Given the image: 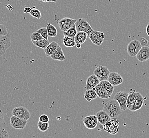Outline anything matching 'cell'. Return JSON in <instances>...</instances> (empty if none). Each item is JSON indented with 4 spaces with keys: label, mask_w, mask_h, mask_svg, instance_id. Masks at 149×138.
<instances>
[{
    "label": "cell",
    "mask_w": 149,
    "mask_h": 138,
    "mask_svg": "<svg viewBox=\"0 0 149 138\" xmlns=\"http://www.w3.org/2000/svg\"><path fill=\"white\" fill-rule=\"evenodd\" d=\"M103 110L106 112L111 118H117L122 113L119 103L115 99H111L104 104Z\"/></svg>",
    "instance_id": "cell-1"
},
{
    "label": "cell",
    "mask_w": 149,
    "mask_h": 138,
    "mask_svg": "<svg viewBox=\"0 0 149 138\" xmlns=\"http://www.w3.org/2000/svg\"><path fill=\"white\" fill-rule=\"evenodd\" d=\"M142 47L140 40L134 39L128 43L127 47V52L131 57L136 56Z\"/></svg>",
    "instance_id": "cell-2"
},
{
    "label": "cell",
    "mask_w": 149,
    "mask_h": 138,
    "mask_svg": "<svg viewBox=\"0 0 149 138\" xmlns=\"http://www.w3.org/2000/svg\"><path fill=\"white\" fill-rule=\"evenodd\" d=\"M75 26L78 32L82 31L88 33L89 35L93 29L86 19L79 18L75 22Z\"/></svg>",
    "instance_id": "cell-3"
},
{
    "label": "cell",
    "mask_w": 149,
    "mask_h": 138,
    "mask_svg": "<svg viewBox=\"0 0 149 138\" xmlns=\"http://www.w3.org/2000/svg\"><path fill=\"white\" fill-rule=\"evenodd\" d=\"M12 115L26 121L28 120L30 117V112L24 106H18L13 108Z\"/></svg>",
    "instance_id": "cell-4"
},
{
    "label": "cell",
    "mask_w": 149,
    "mask_h": 138,
    "mask_svg": "<svg viewBox=\"0 0 149 138\" xmlns=\"http://www.w3.org/2000/svg\"><path fill=\"white\" fill-rule=\"evenodd\" d=\"M88 37L93 44L97 46L102 45L104 42L105 38L104 33L97 30H93L88 35Z\"/></svg>",
    "instance_id": "cell-5"
},
{
    "label": "cell",
    "mask_w": 149,
    "mask_h": 138,
    "mask_svg": "<svg viewBox=\"0 0 149 138\" xmlns=\"http://www.w3.org/2000/svg\"><path fill=\"white\" fill-rule=\"evenodd\" d=\"M119 126V122L118 121L113 118L111 119L110 121L108 122L104 125V129L106 132L111 135H116L119 131L118 127Z\"/></svg>",
    "instance_id": "cell-6"
},
{
    "label": "cell",
    "mask_w": 149,
    "mask_h": 138,
    "mask_svg": "<svg viewBox=\"0 0 149 138\" xmlns=\"http://www.w3.org/2000/svg\"><path fill=\"white\" fill-rule=\"evenodd\" d=\"M110 71L106 66H99L94 70L93 74L97 76L100 81L108 80Z\"/></svg>",
    "instance_id": "cell-7"
},
{
    "label": "cell",
    "mask_w": 149,
    "mask_h": 138,
    "mask_svg": "<svg viewBox=\"0 0 149 138\" xmlns=\"http://www.w3.org/2000/svg\"><path fill=\"white\" fill-rule=\"evenodd\" d=\"M128 93L127 92L119 91L115 94L113 99L116 100L119 103V106L123 111H125L127 109L126 102L128 97Z\"/></svg>",
    "instance_id": "cell-8"
},
{
    "label": "cell",
    "mask_w": 149,
    "mask_h": 138,
    "mask_svg": "<svg viewBox=\"0 0 149 138\" xmlns=\"http://www.w3.org/2000/svg\"><path fill=\"white\" fill-rule=\"evenodd\" d=\"M11 36L9 33L6 36H0V56L4 54L11 46Z\"/></svg>",
    "instance_id": "cell-9"
},
{
    "label": "cell",
    "mask_w": 149,
    "mask_h": 138,
    "mask_svg": "<svg viewBox=\"0 0 149 138\" xmlns=\"http://www.w3.org/2000/svg\"><path fill=\"white\" fill-rule=\"evenodd\" d=\"M28 121L24 120L12 115L10 118V124L15 129L23 130L26 127Z\"/></svg>",
    "instance_id": "cell-10"
},
{
    "label": "cell",
    "mask_w": 149,
    "mask_h": 138,
    "mask_svg": "<svg viewBox=\"0 0 149 138\" xmlns=\"http://www.w3.org/2000/svg\"><path fill=\"white\" fill-rule=\"evenodd\" d=\"M82 121L86 128L90 130L95 129L98 123L97 117L95 115H91L84 117Z\"/></svg>",
    "instance_id": "cell-11"
},
{
    "label": "cell",
    "mask_w": 149,
    "mask_h": 138,
    "mask_svg": "<svg viewBox=\"0 0 149 138\" xmlns=\"http://www.w3.org/2000/svg\"><path fill=\"white\" fill-rule=\"evenodd\" d=\"M77 20L72 18H64L58 21V26L61 30L66 31L75 24Z\"/></svg>",
    "instance_id": "cell-12"
},
{
    "label": "cell",
    "mask_w": 149,
    "mask_h": 138,
    "mask_svg": "<svg viewBox=\"0 0 149 138\" xmlns=\"http://www.w3.org/2000/svg\"><path fill=\"white\" fill-rule=\"evenodd\" d=\"M108 81L113 86H117L123 82V79L122 77L117 72H111L108 78Z\"/></svg>",
    "instance_id": "cell-13"
},
{
    "label": "cell",
    "mask_w": 149,
    "mask_h": 138,
    "mask_svg": "<svg viewBox=\"0 0 149 138\" xmlns=\"http://www.w3.org/2000/svg\"><path fill=\"white\" fill-rule=\"evenodd\" d=\"M100 82L98 78L94 74L93 75H90L86 80V90H89L91 89L95 88L98 84Z\"/></svg>",
    "instance_id": "cell-14"
},
{
    "label": "cell",
    "mask_w": 149,
    "mask_h": 138,
    "mask_svg": "<svg viewBox=\"0 0 149 138\" xmlns=\"http://www.w3.org/2000/svg\"><path fill=\"white\" fill-rule=\"evenodd\" d=\"M137 60L141 62H146L149 59V47L143 46L136 55Z\"/></svg>",
    "instance_id": "cell-15"
},
{
    "label": "cell",
    "mask_w": 149,
    "mask_h": 138,
    "mask_svg": "<svg viewBox=\"0 0 149 138\" xmlns=\"http://www.w3.org/2000/svg\"><path fill=\"white\" fill-rule=\"evenodd\" d=\"M138 93H139L136 92V91L133 89H131L130 90L127 100V102H126V106H127V109H130V111H131L132 106L137 98Z\"/></svg>",
    "instance_id": "cell-16"
},
{
    "label": "cell",
    "mask_w": 149,
    "mask_h": 138,
    "mask_svg": "<svg viewBox=\"0 0 149 138\" xmlns=\"http://www.w3.org/2000/svg\"><path fill=\"white\" fill-rule=\"evenodd\" d=\"M96 116L97 117L98 122L103 126L111 120V117L104 110L98 112L96 114Z\"/></svg>",
    "instance_id": "cell-17"
},
{
    "label": "cell",
    "mask_w": 149,
    "mask_h": 138,
    "mask_svg": "<svg viewBox=\"0 0 149 138\" xmlns=\"http://www.w3.org/2000/svg\"><path fill=\"white\" fill-rule=\"evenodd\" d=\"M58 46L59 44L56 42L53 41L52 42L50 43L47 47L44 49V52L46 57H50L52 54H54L55 52L56 51Z\"/></svg>",
    "instance_id": "cell-18"
},
{
    "label": "cell",
    "mask_w": 149,
    "mask_h": 138,
    "mask_svg": "<svg viewBox=\"0 0 149 138\" xmlns=\"http://www.w3.org/2000/svg\"><path fill=\"white\" fill-rule=\"evenodd\" d=\"M50 57L54 60L63 61L65 60V56L64 54L62 48L60 45L58 46L56 51L55 52L54 54H52Z\"/></svg>",
    "instance_id": "cell-19"
},
{
    "label": "cell",
    "mask_w": 149,
    "mask_h": 138,
    "mask_svg": "<svg viewBox=\"0 0 149 138\" xmlns=\"http://www.w3.org/2000/svg\"><path fill=\"white\" fill-rule=\"evenodd\" d=\"M144 100V98L141 93H138L137 98L132 106L131 111H136L140 109L143 106V102Z\"/></svg>",
    "instance_id": "cell-20"
},
{
    "label": "cell",
    "mask_w": 149,
    "mask_h": 138,
    "mask_svg": "<svg viewBox=\"0 0 149 138\" xmlns=\"http://www.w3.org/2000/svg\"><path fill=\"white\" fill-rule=\"evenodd\" d=\"M95 88V91L97 93L98 97L99 98L102 99H108L110 97L107 93V91L104 90L103 87H102L100 84H98Z\"/></svg>",
    "instance_id": "cell-21"
},
{
    "label": "cell",
    "mask_w": 149,
    "mask_h": 138,
    "mask_svg": "<svg viewBox=\"0 0 149 138\" xmlns=\"http://www.w3.org/2000/svg\"><path fill=\"white\" fill-rule=\"evenodd\" d=\"M98 95L95 91V88L86 90L84 95V98L88 102H91L92 100L96 99Z\"/></svg>",
    "instance_id": "cell-22"
},
{
    "label": "cell",
    "mask_w": 149,
    "mask_h": 138,
    "mask_svg": "<svg viewBox=\"0 0 149 138\" xmlns=\"http://www.w3.org/2000/svg\"><path fill=\"white\" fill-rule=\"evenodd\" d=\"M100 84L102 85V87L104 88V90L107 91L109 97L111 96L114 91V87L113 85L111 84L108 80L100 81Z\"/></svg>",
    "instance_id": "cell-23"
},
{
    "label": "cell",
    "mask_w": 149,
    "mask_h": 138,
    "mask_svg": "<svg viewBox=\"0 0 149 138\" xmlns=\"http://www.w3.org/2000/svg\"><path fill=\"white\" fill-rule=\"evenodd\" d=\"M88 36V35L86 33L79 31L77 33L75 37V41L76 43H80L81 44H83L86 42Z\"/></svg>",
    "instance_id": "cell-24"
},
{
    "label": "cell",
    "mask_w": 149,
    "mask_h": 138,
    "mask_svg": "<svg viewBox=\"0 0 149 138\" xmlns=\"http://www.w3.org/2000/svg\"><path fill=\"white\" fill-rule=\"evenodd\" d=\"M77 33L78 31L77 30L75 24L73 25L71 28L69 29V30L66 31H63V35L64 37H69L73 38H74Z\"/></svg>",
    "instance_id": "cell-25"
},
{
    "label": "cell",
    "mask_w": 149,
    "mask_h": 138,
    "mask_svg": "<svg viewBox=\"0 0 149 138\" xmlns=\"http://www.w3.org/2000/svg\"><path fill=\"white\" fill-rule=\"evenodd\" d=\"M63 43L64 45L67 47H73L75 46L76 44L74 38L69 37H64L63 38Z\"/></svg>",
    "instance_id": "cell-26"
},
{
    "label": "cell",
    "mask_w": 149,
    "mask_h": 138,
    "mask_svg": "<svg viewBox=\"0 0 149 138\" xmlns=\"http://www.w3.org/2000/svg\"><path fill=\"white\" fill-rule=\"evenodd\" d=\"M33 44L38 47L45 49L47 47L48 45L50 44V42L48 40L44 39H42L37 42H33Z\"/></svg>",
    "instance_id": "cell-27"
},
{
    "label": "cell",
    "mask_w": 149,
    "mask_h": 138,
    "mask_svg": "<svg viewBox=\"0 0 149 138\" xmlns=\"http://www.w3.org/2000/svg\"><path fill=\"white\" fill-rule=\"evenodd\" d=\"M46 28H47L48 36L52 37H55L57 36V30L54 25L49 23L47 24Z\"/></svg>",
    "instance_id": "cell-28"
},
{
    "label": "cell",
    "mask_w": 149,
    "mask_h": 138,
    "mask_svg": "<svg viewBox=\"0 0 149 138\" xmlns=\"http://www.w3.org/2000/svg\"><path fill=\"white\" fill-rule=\"evenodd\" d=\"M37 126H38V129L42 132L47 131L49 128V125L48 122L46 123V122H42L40 121H38V122L37 123Z\"/></svg>",
    "instance_id": "cell-29"
},
{
    "label": "cell",
    "mask_w": 149,
    "mask_h": 138,
    "mask_svg": "<svg viewBox=\"0 0 149 138\" xmlns=\"http://www.w3.org/2000/svg\"><path fill=\"white\" fill-rule=\"evenodd\" d=\"M30 38H31L32 42H37V41H39L42 39H44L40 33H37L36 31L31 34Z\"/></svg>",
    "instance_id": "cell-30"
},
{
    "label": "cell",
    "mask_w": 149,
    "mask_h": 138,
    "mask_svg": "<svg viewBox=\"0 0 149 138\" xmlns=\"http://www.w3.org/2000/svg\"><path fill=\"white\" fill-rule=\"evenodd\" d=\"M36 32L40 33L44 39L48 40L49 36H48V34L47 28H45V27L40 28L38 30H37Z\"/></svg>",
    "instance_id": "cell-31"
},
{
    "label": "cell",
    "mask_w": 149,
    "mask_h": 138,
    "mask_svg": "<svg viewBox=\"0 0 149 138\" xmlns=\"http://www.w3.org/2000/svg\"><path fill=\"white\" fill-rule=\"evenodd\" d=\"M30 15L34 18L40 19L42 18V13L39 10L37 9H33L30 12Z\"/></svg>",
    "instance_id": "cell-32"
},
{
    "label": "cell",
    "mask_w": 149,
    "mask_h": 138,
    "mask_svg": "<svg viewBox=\"0 0 149 138\" xmlns=\"http://www.w3.org/2000/svg\"><path fill=\"white\" fill-rule=\"evenodd\" d=\"M0 138H9V133L3 128H0Z\"/></svg>",
    "instance_id": "cell-33"
},
{
    "label": "cell",
    "mask_w": 149,
    "mask_h": 138,
    "mask_svg": "<svg viewBox=\"0 0 149 138\" xmlns=\"http://www.w3.org/2000/svg\"><path fill=\"white\" fill-rule=\"evenodd\" d=\"M8 34L6 27L3 24H0V36H6Z\"/></svg>",
    "instance_id": "cell-34"
},
{
    "label": "cell",
    "mask_w": 149,
    "mask_h": 138,
    "mask_svg": "<svg viewBox=\"0 0 149 138\" xmlns=\"http://www.w3.org/2000/svg\"><path fill=\"white\" fill-rule=\"evenodd\" d=\"M49 118L46 114H42V115H40V116L39 118V121L42 122H46L47 123L49 122Z\"/></svg>",
    "instance_id": "cell-35"
},
{
    "label": "cell",
    "mask_w": 149,
    "mask_h": 138,
    "mask_svg": "<svg viewBox=\"0 0 149 138\" xmlns=\"http://www.w3.org/2000/svg\"><path fill=\"white\" fill-rule=\"evenodd\" d=\"M141 44V45L143 46H148L149 45V42L147 39L144 38V37H141L140 38V41Z\"/></svg>",
    "instance_id": "cell-36"
},
{
    "label": "cell",
    "mask_w": 149,
    "mask_h": 138,
    "mask_svg": "<svg viewBox=\"0 0 149 138\" xmlns=\"http://www.w3.org/2000/svg\"><path fill=\"white\" fill-rule=\"evenodd\" d=\"M4 119V116L3 112L0 109V124L3 123Z\"/></svg>",
    "instance_id": "cell-37"
},
{
    "label": "cell",
    "mask_w": 149,
    "mask_h": 138,
    "mask_svg": "<svg viewBox=\"0 0 149 138\" xmlns=\"http://www.w3.org/2000/svg\"><path fill=\"white\" fill-rule=\"evenodd\" d=\"M31 8L29 7V6H26L24 9V12L25 13H30V12L31 11Z\"/></svg>",
    "instance_id": "cell-38"
},
{
    "label": "cell",
    "mask_w": 149,
    "mask_h": 138,
    "mask_svg": "<svg viewBox=\"0 0 149 138\" xmlns=\"http://www.w3.org/2000/svg\"><path fill=\"white\" fill-rule=\"evenodd\" d=\"M146 32L148 36H149V24H148V26H146Z\"/></svg>",
    "instance_id": "cell-39"
},
{
    "label": "cell",
    "mask_w": 149,
    "mask_h": 138,
    "mask_svg": "<svg viewBox=\"0 0 149 138\" xmlns=\"http://www.w3.org/2000/svg\"><path fill=\"white\" fill-rule=\"evenodd\" d=\"M81 45H82V44H81L80 43H76L75 47L77 48H78V49H79V48H80L81 47Z\"/></svg>",
    "instance_id": "cell-40"
},
{
    "label": "cell",
    "mask_w": 149,
    "mask_h": 138,
    "mask_svg": "<svg viewBox=\"0 0 149 138\" xmlns=\"http://www.w3.org/2000/svg\"><path fill=\"white\" fill-rule=\"evenodd\" d=\"M148 24H149V23H148Z\"/></svg>",
    "instance_id": "cell-41"
}]
</instances>
